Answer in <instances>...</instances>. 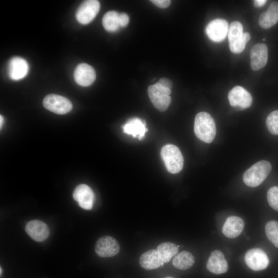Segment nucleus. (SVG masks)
Segmentation results:
<instances>
[{
  "label": "nucleus",
  "mask_w": 278,
  "mask_h": 278,
  "mask_svg": "<svg viewBox=\"0 0 278 278\" xmlns=\"http://www.w3.org/2000/svg\"><path fill=\"white\" fill-rule=\"evenodd\" d=\"M194 131L197 137L202 141L211 143L216 134V127L212 116L205 112L198 113L195 117Z\"/></svg>",
  "instance_id": "nucleus-1"
},
{
  "label": "nucleus",
  "mask_w": 278,
  "mask_h": 278,
  "mask_svg": "<svg viewBox=\"0 0 278 278\" xmlns=\"http://www.w3.org/2000/svg\"><path fill=\"white\" fill-rule=\"evenodd\" d=\"M272 166L266 160L260 161L248 168L243 175V181L248 186L255 187L259 185L271 172Z\"/></svg>",
  "instance_id": "nucleus-2"
},
{
  "label": "nucleus",
  "mask_w": 278,
  "mask_h": 278,
  "mask_svg": "<svg viewBox=\"0 0 278 278\" xmlns=\"http://www.w3.org/2000/svg\"><path fill=\"white\" fill-rule=\"evenodd\" d=\"M161 156L168 172L177 173L183 168L184 158L178 147L167 144L161 150Z\"/></svg>",
  "instance_id": "nucleus-3"
},
{
  "label": "nucleus",
  "mask_w": 278,
  "mask_h": 278,
  "mask_svg": "<svg viewBox=\"0 0 278 278\" xmlns=\"http://www.w3.org/2000/svg\"><path fill=\"white\" fill-rule=\"evenodd\" d=\"M149 97L153 106L159 111H165L171 103V89L165 88L158 82L148 86Z\"/></svg>",
  "instance_id": "nucleus-4"
},
{
  "label": "nucleus",
  "mask_w": 278,
  "mask_h": 278,
  "mask_svg": "<svg viewBox=\"0 0 278 278\" xmlns=\"http://www.w3.org/2000/svg\"><path fill=\"white\" fill-rule=\"evenodd\" d=\"M228 36L230 50L235 54L241 53L247 43L244 38L242 25L239 22L234 21L231 23Z\"/></svg>",
  "instance_id": "nucleus-5"
},
{
  "label": "nucleus",
  "mask_w": 278,
  "mask_h": 278,
  "mask_svg": "<svg viewBox=\"0 0 278 278\" xmlns=\"http://www.w3.org/2000/svg\"><path fill=\"white\" fill-rule=\"evenodd\" d=\"M44 107L49 111L58 114H64L72 109V102L66 98L59 95L51 94L46 96L43 101Z\"/></svg>",
  "instance_id": "nucleus-6"
},
{
  "label": "nucleus",
  "mask_w": 278,
  "mask_h": 278,
  "mask_svg": "<svg viewBox=\"0 0 278 278\" xmlns=\"http://www.w3.org/2000/svg\"><path fill=\"white\" fill-rule=\"evenodd\" d=\"M244 259L247 266L254 271L264 270L269 264L268 255L260 248L249 250L246 252Z\"/></svg>",
  "instance_id": "nucleus-7"
},
{
  "label": "nucleus",
  "mask_w": 278,
  "mask_h": 278,
  "mask_svg": "<svg viewBox=\"0 0 278 278\" xmlns=\"http://www.w3.org/2000/svg\"><path fill=\"white\" fill-rule=\"evenodd\" d=\"M99 9L100 3L98 1H85L80 4L76 11V19L82 24H88L95 18Z\"/></svg>",
  "instance_id": "nucleus-8"
},
{
  "label": "nucleus",
  "mask_w": 278,
  "mask_h": 278,
  "mask_svg": "<svg viewBox=\"0 0 278 278\" xmlns=\"http://www.w3.org/2000/svg\"><path fill=\"white\" fill-rule=\"evenodd\" d=\"M228 99L230 105L237 110H243L250 107L252 102L251 94L239 85L234 87L230 91Z\"/></svg>",
  "instance_id": "nucleus-9"
},
{
  "label": "nucleus",
  "mask_w": 278,
  "mask_h": 278,
  "mask_svg": "<svg viewBox=\"0 0 278 278\" xmlns=\"http://www.w3.org/2000/svg\"><path fill=\"white\" fill-rule=\"evenodd\" d=\"M229 24L222 19H216L206 26L205 32L208 37L215 42L223 41L228 35Z\"/></svg>",
  "instance_id": "nucleus-10"
},
{
  "label": "nucleus",
  "mask_w": 278,
  "mask_h": 278,
  "mask_svg": "<svg viewBox=\"0 0 278 278\" xmlns=\"http://www.w3.org/2000/svg\"><path fill=\"white\" fill-rule=\"evenodd\" d=\"M119 245L117 240L109 236L100 237L97 241L95 251L101 257H109L116 255L119 251Z\"/></svg>",
  "instance_id": "nucleus-11"
},
{
  "label": "nucleus",
  "mask_w": 278,
  "mask_h": 278,
  "mask_svg": "<svg viewBox=\"0 0 278 278\" xmlns=\"http://www.w3.org/2000/svg\"><path fill=\"white\" fill-rule=\"evenodd\" d=\"M73 196L81 208L87 210L92 208L94 194L88 185L83 184L78 185L73 192Z\"/></svg>",
  "instance_id": "nucleus-12"
},
{
  "label": "nucleus",
  "mask_w": 278,
  "mask_h": 278,
  "mask_svg": "<svg viewBox=\"0 0 278 278\" xmlns=\"http://www.w3.org/2000/svg\"><path fill=\"white\" fill-rule=\"evenodd\" d=\"M96 76V72L94 68L86 63L78 64L74 74L75 81L82 86L91 85L95 81Z\"/></svg>",
  "instance_id": "nucleus-13"
},
{
  "label": "nucleus",
  "mask_w": 278,
  "mask_h": 278,
  "mask_svg": "<svg viewBox=\"0 0 278 278\" xmlns=\"http://www.w3.org/2000/svg\"><path fill=\"white\" fill-rule=\"evenodd\" d=\"M250 65L254 71L264 67L268 61V48L264 43H258L252 48L250 51Z\"/></svg>",
  "instance_id": "nucleus-14"
},
{
  "label": "nucleus",
  "mask_w": 278,
  "mask_h": 278,
  "mask_svg": "<svg viewBox=\"0 0 278 278\" xmlns=\"http://www.w3.org/2000/svg\"><path fill=\"white\" fill-rule=\"evenodd\" d=\"M25 231L32 239L38 242L45 240L49 235L48 226L39 220L29 221L25 227Z\"/></svg>",
  "instance_id": "nucleus-15"
},
{
  "label": "nucleus",
  "mask_w": 278,
  "mask_h": 278,
  "mask_svg": "<svg viewBox=\"0 0 278 278\" xmlns=\"http://www.w3.org/2000/svg\"><path fill=\"white\" fill-rule=\"evenodd\" d=\"M206 267L210 272L216 274L225 273L229 268L223 253L219 250H214L211 252Z\"/></svg>",
  "instance_id": "nucleus-16"
},
{
  "label": "nucleus",
  "mask_w": 278,
  "mask_h": 278,
  "mask_svg": "<svg viewBox=\"0 0 278 278\" xmlns=\"http://www.w3.org/2000/svg\"><path fill=\"white\" fill-rule=\"evenodd\" d=\"M28 70L27 62L21 57H14L9 61L8 74L12 80H19L23 78L27 75Z\"/></svg>",
  "instance_id": "nucleus-17"
},
{
  "label": "nucleus",
  "mask_w": 278,
  "mask_h": 278,
  "mask_svg": "<svg viewBox=\"0 0 278 278\" xmlns=\"http://www.w3.org/2000/svg\"><path fill=\"white\" fill-rule=\"evenodd\" d=\"M245 223L242 218L231 216L226 219L222 228V232L228 238H236L242 232Z\"/></svg>",
  "instance_id": "nucleus-18"
},
{
  "label": "nucleus",
  "mask_w": 278,
  "mask_h": 278,
  "mask_svg": "<svg viewBox=\"0 0 278 278\" xmlns=\"http://www.w3.org/2000/svg\"><path fill=\"white\" fill-rule=\"evenodd\" d=\"M278 22V2L271 3L268 9L259 17V26L264 29H268Z\"/></svg>",
  "instance_id": "nucleus-19"
},
{
  "label": "nucleus",
  "mask_w": 278,
  "mask_h": 278,
  "mask_svg": "<svg viewBox=\"0 0 278 278\" xmlns=\"http://www.w3.org/2000/svg\"><path fill=\"white\" fill-rule=\"evenodd\" d=\"M124 133L131 135L133 137L141 140L147 131L146 123L138 118L129 119L123 126Z\"/></svg>",
  "instance_id": "nucleus-20"
},
{
  "label": "nucleus",
  "mask_w": 278,
  "mask_h": 278,
  "mask_svg": "<svg viewBox=\"0 0 278 278\" xmlns=\"http://www.w3.org/2000/svg\"><path fill=\"white\" fill-rule=\"evenodd\" d=\"M139 262L143 268L148 270L157 269L164 263L157 250L154 249L148 250L142 254Z\"/></svg>",
  "instance_id": "nucleus-21"
},
{
  "label": "nucleus",
  "mask_w": 278,
  "mask_h": 278,
  "mask_svg": "<svg viewBox=\"0 0 278 278\" xmlns=\"http://www.w3.org/2000/svg\"><path fill=\"white\" fill-rule=\"evenodd\" d=\"M172 263L176 268L184 270L189 269L193 266L195 258L189 252L183 251L175 256Z\"/></svg>",
  "instance_id": "nucleus-22"
},
{
  "label": "nucleus",
  "mask_w": 278,
  "mask_h": 278,
  "mask_svg": "<svg viewBox=\"0 0 278 278\" xmlns=\"http://www.w3.org/2000/svg\"><path fill=\"white\" fill-rule=\"evenodd\" d=\"M179 247L171 242H164L158 246L157 250L162 260L165 263L169 262L178 253Z\"/></svg>",
  "instance_id": "nucleus-23"
},
{
  "label": "nucleus",
  "mask_w": 278,
  "mask_h": 278,
  "mask_svg": "<svg viewBox=\"0 0 278 278\" xmlns=\"http://www.w3.org/2000/svg\"><path fill=\"white\" fill-rule=\"evenodd\" d=\"M119 13L115 11L107 12L102 18L104 28L110 32L117 30L120 27L119 20Z\"/></svg>",
  "instance_id": "nucleus-24"
},
{
  "label": "nucleus",
  "mask_w": 278,
  "mask_h": 278,
  "mask_svg": "<svg viewBox=\"0 0 278 278\" xmlns=\"http://www.w3.org/2000/svg\"><path fill=\"white\" fill-rule=\"evenodd\" d=\"M265 230L268 239L275 247L278 248V221L271 220L268 222Z\"/></svg>",
  "instance_id": "nucleus-25"
},
{
  "label": "nucleus",
  "mask_w": 278,
  "mask_h": 278,
  "mask_svg": "<svg viewBox=\"0 0 278 278\" xmlns=\"http://www.w3.org/2000/svg\"><path fill=\"white\" fill-rule=\"evenodd\" d=\"M266 125L271 133L278 135V110L273 111L268 115Z\"/></svg>",
  "instance_id": "nucleus-26"
},
{
  "label": "nucleus",
  "mask_w": 278,
  "mask_h": 278,
  "mask_svg": "<svg viewBox=\"0 0 278 278\" xmlns=\"http://www.w3.org/2000/svg\"><path fill=\"white\" fill-rule=\"evenodd\" d=\"M267 200L269 205L278 211V186H273L268 191Z\"/></svg>",
  "instance_id": "nucleus-27"
},
{
  "label": "nucleus",
  "mask_w": 278,
  "mask_h": 278,
  "mask_svg": "<svg viewBox=\"0 0 278 278\" xmlns=\"http://www.w3.org/2000/svg\"><path fill=\"white\" fill-rule=\"evenodd\" d=\"M151 2L160 8H166L168 7L171 3V1L169 0H152Z\"/></svg>",
  "instance_id": "nucleus-28"
},
{
  "label": "nucleus",
  "mask_w": 278,
  "mask_h": 278,
  "mask_svg": "<svg viewBox=\"0 0 278 278\" xmlns=\"http://www.w3.org/2000/svg\"><path fill=\"white\" fill-rule=\"evenodd\" d=\"M119 20L120 26L123 27L126 26L129 22V16L125 13H119Z\"/></svg>",
  "instance_id": "nucleus-29"
},
{
  "label": "nucleus",
  "mask_w": 278,
  "mask_h": 278,
  "mask_svg": "<svg viewBox=\"0 0 278 278\" xmlns=\"http://www.w3.org/2000/svg\"><path fill=\"white\" fill-rule=\"evenodd\" d=\"M158 82L163 86L170 89H171L172 86V81L170 79L166 78H161Z\"/></svg>",
  "instance_id": "nucleus-30"
},
{
  "label": "nucleus",
  "mask_w": 278,
  "mask_h": 278,
  "mask_svg": "<svg viewBox=\"0 0 278 278\" xmlns=\"http://www.w3.org/2000/svg\"><path fill=\"white\" fill-rule=\"evenodd\" d=\"M266 2V0H255L254 1V4L255 7H260L264 6Z\"/></svg>",
  "instance_id": "nucleus-31"
},
{
  "label": "nucleus",
  "mask_w": 278,
  "mask_h": 278,
  "mask_svg": "<svg viewBox=\"0 0 278 278\" xmlns=\"http://www.w3.org/2000/svg\"><path fill=\"white\" fill-rule=\"evenodd\" d=\"M250 34L248 32H244V38L246 43H247L250 39Z\"/></svg>",
  "instance_id": "nucleus-32"
},
{
  "label": "nucleus",
  "mask_w": 278,
  "mask_h": 278,
  "mask_svg": "<svg viewBox=\"0 0 278 278\" xmlns=\"http://www.w3.org/2000/svg\"><path fill=\"white\" fill-rule=\"evenodd\" d=\"M0 119H1V128L2 127V125L3 123V121H4V119H3V117H2V115H1V117H0Z\"/></svg>",
  "instance_id": "nucleus-33"
},
{
  "label": "nucleus",
  "mask_w": 278,
  "mask_h": 278,
  "mask_svg": "<svg viewBox=\"0 0 278 278\" xmlns=\"http://www.w3.org/2000/svg\"><path fill=\"white\" fill-rule=\"evenodd\" d=\"M164 278H174V277H171V276H167V277H165Z\"/></svg>",
  "instance_id": "nucleus-34"
},
{
  "label": "nucleus",
  "mask_w": 278,
  "mask_h": 278,
  "mask_svg": "<svg viewBox=\"0 0 278 278\" xmlns=\"http://www.w3.org/2000/svg\"><path fill=\"white\" fill-rule=\"evenodd\" d=\"M2 273V268H1V274Z\"/></svg>",
  "instance_id": "nucleus-35"
}]
</instances>
